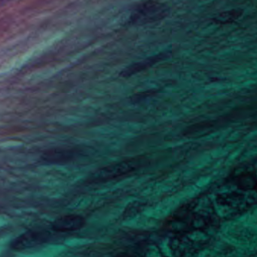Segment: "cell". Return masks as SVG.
<instances>
[{
	"instance_id": "1",
	"label": "cell",
	"mask_w": 257,
	"mask_h": 257,
	"mask_svg": "<svg viewBox=\"0 0 257 257\" xmlns=\"http://www.w3.org/2000/svg\"><path fill=\"white\" fill-rule=\"evenodd\" d=\"M220 220L210 197H198L177 209L162 231L174 255H195L213 241Z\"/></svg>"
},
{
	"instance_id": "2",
	"label": "cell",
	"mask_w": 257,
	"mask_h": 257,
	"mask_svg": "<svg viewBox=\"0 0 257 257\" xmlns=\"http://www.w3.org/2000/svg\"><path fill=\"white\" fill-rule=\"evenodd\" d=\"M256 168L244 164L233 170L226 180L210 197L220 219H229L245 213L256 202Z\"/></svg>"
},
{
	"instance_id": "3",
	"label": "cell",
	"mask_w": 257,
	"mask_h": 257,
	"mask_svg": "<svg viewBox=\"0 0 257 257\" xmlns=\"http://www.w3.org/2000/svg\"><path fill=\"white\" fill-rule=\"evenodd\" d=\"M144 162L143 158H136L103 167L93 173L88 181L90 183H102L126 177L142 168Z\"/></svg>"
},
{
	"instance_id": "4",
	"label": "cell",
	"mask_w": 257,
	"mask_h": 257,
	"mask_svg": "<svg viewBox=\"0 0 257 257\" xmlns=\"http://www.w3.org/2000/svg\"><path fill=\"white\" fill-rule=\"evenodd\" d=\"M169 14L165 4L156 1H147L138 5L132 12L129 22L133 25H145L163 20Z\"/></svg>"
},
{
	"instance_id": "5",
	"label": "cell",
	"mask_w": 257,
	"mask_h": 257,
	"mask_svg": "<svg viewBox=\"0 0 257 257\" xmlns=\"http://www.w3.org/2000/svg\"><path fill=\"white\" fill-rule=\"evenodd\" d=\"M49 240V234L47 231L31 230L16 237L10 243V247L14 250L22 251L44 244Z\"/></svg>"
},
{
	"instance_id": "6",
	"label": "cell",
	"mask_w": 257,
	"mask_h": 257,
	"mask_svg": "<svg viewBox=\"0 0 257 257\" xmlns=\"http://www.w3.org/2000/svg\"><path fill=\"white\" fill-rule=\"evenodd\" d=\"M79 156V152L72 148H54L46 150L40 160L47 165H67Z\"/></svg>"
},
{
	"instance_id": "7",
	"label": "cell",
	"mask_w": 257,
	"mask_h": 257,
	"mask_svg": "<svg viewBox=\"0 0 257 257\" xmlns=\"http://www.w3.org/2000/svg\"><path fill=\"white\" fill-rule=\"evenodd\" d=\"M85 224L86 220L81 215H64L60 216L52 222V228L56 232H72L82 229Z\"/></svg>"
},
{
	"instance_id": "8",
	"label": "cell",
	"mask_w": 257,
	"mask_h": 257,
	"mask_svg": "<svg viewBox=\"0 0 257 257\" xmlns=\"http://www.w3.org/2000/svg\"><path fill=\"white\" fill-rule=\"evenodd\" d=\"M171 53L169 52H162L154 56L150 57L141 62L135 63L132 65L124 69L120 73V76L122 78H128L134 76L140 72L144 71L150 67H153L155 64H158L160 61H164L171 56Z\"/></svg>"
},
{
	"instance_id": "9",
	"label": "cell",
	"mask_w": 257,
	"mask_h": 257,
	"mask_svg": "<svg viewBox=\"0 0 257 257\" xmlns=\"http://www.w3.org/2000/svg\"><path fill=\"white\" fill-rule=\"evenodd\" d=\"M243 14L240 10H232L224 12L213 19V22L217 25H228L237 21Z\"/></svg>"
},
{
	"instance_id": "10",
	"label": "cell",
	"mask_w": 257,
	"mask_h": 257,
	"mask_svg": "<svg viewBox=\"0 0 257 257\" xmlns=\"http://www.w3.org/2000/svg\"><path fill=\"white\" fill-rule=\"evenodd\" d=\"M10 1H11V0H0V7L6 5V4H8Z\"/></svg>"
}]
</instances>
